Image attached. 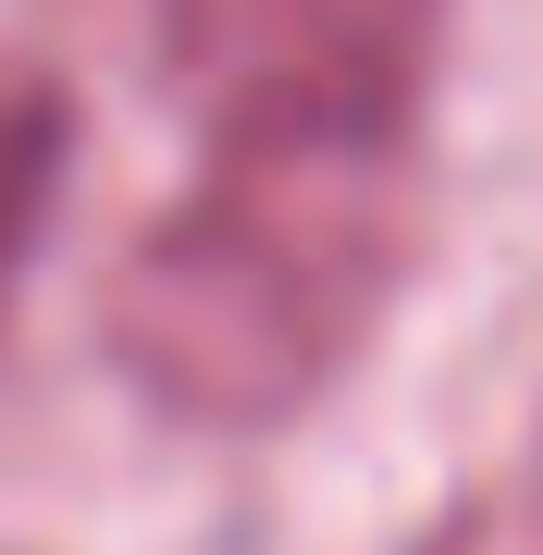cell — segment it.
Wrapping results in <instances>:
<instances>
[{"mask_svg":"<svg viewBox=\"0 0 543 555\" xmlns=\"http://www.w3.org/2000/svg\"><path fill=\"white\" fill-rule=\"evenodd\" d=\"M62 173H75V100L50 62H0V309H13L25 259H38Z\"/></svg>","mask_w":543,"mask_h":555,"instance_id":"cell-3","label":"cell"},{"mask_svg":"<svg viewBox=\"0 0 543 555\" xmlns=\"http://www.w3.org/2000/svg\"><path fill=\"white\" fill-rule=\"evenodd\" d=\"M421 124H247L124 247L100 334L173 433H284L371 358L421 272Z\"/></svg>","mask_w":543,"mask_h":555,"instance_id":"cell-1","label":"cell"},{"mask_svg":"<svg viewBox=\"0 0 543 555\" xmlns=\"http://www.w3.org/2000/svg\"><path fill=\"white\" fill-rule=\"evenodd\" d=\"M210 137L247 124H421L444 0H75Z\"/></svg>","mask_w":543,"mask_h":555,"instance_id":"cell-2","label":"cell"}]
</instances>
